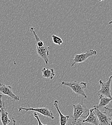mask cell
Segmentation results:
<instances>
[{"label": "cell", "mask_w": 112, "mask_h": 125, "mask_svg": "<svg viewBox=\"0 0 112 125\" xmlns=\"http://www.w3.org/2000/svg\"><path fill=\"white\" fill-rule=\"evenodd\" d=\"M54 105L56 107V109L57 111L58 112L60 117V125H66L68 123L69 118V115H63L60 110L59 109V102L58 100H55L54 102Z\"/></svg>", "instance_id": "12"}, {"label": "cell", "mask_w": 112, "mask_h": 125, "mask_svg": "<svg viewBox=\"0 0 112 125\" xmlns=\"http://www.w3.org/2000/svg\"><path fill=\"white\" fill-rule=\"evenodd\" d=\"M82 123H88L94 125H100L94 107L89 110V114L88 116L85 119L82 120Z\"/></svg>", "instance_id": "10"}, {"label": "cell", "mask_w": 112, "mask_h": 125, "mask_svg": "<svg viewBox=\"0 0 112 125\" xmlns=\"http://www.w3.org/2000/svg\"><path fill=\"white\" fill-rule=\"evenodd\" d=\"M52 41L54 43L57 45H60L63 43V40L60 37L55 35H52Z\"/></svg>", "instance_id": "14"}, {"label": "cell", "mask_w": 112, "mask_h": 125, "mask_svg": "<svg viewBox=\"0 0 112 125\" xmlns=\"http://www.w3.org/2000/svg\"><path fill=\"white\" fill-rule=\"evenodd\" d=\"M34 118L37 120L38 125H44V124H43L41 122V121H40V119H39V116H38V114H37V113H34Z\"/></svg>", "instance_id": "15"}, {"label": "cell", "mask_w": 112, "mask_h": 125, "mask_svg": "<svg viewBox=\"0 0 112 125\" xmlns=\"http://www.w3.org/2000/svg\"><path fill=\"white\" fill-rule=\"evenodd\" d=\"M49 46H47L46 44L42 47H36V52L38 56L44 61L47 65L48 64L49 62L48 56L49 53Z\"/></svg>", "instance_id": "9"}, {"label": "cell", "mask_w": 112, "mask_h": 125, "mask_svg": "<svg viewBox=\"0 0 112 125\" xmlns=\"http://www.w3.org/2000/svg\"><path fill=\"white\" fill-rule=\"evenodd\" d=\"M61 85L69 87L77 95H81L85 98H87V95L84 92V90L87 87L86 82H79L76 80L74 81H63L62 82Z\"/></svg>", "instance_id": "2"}, {"label": "cell", "mask_w": 112, "mask_h": 125, "mask_svg": "<svg viewBox=\"0 0 112 125\" xmlns=\"http://www.w3.org/2000/svg\"><path fill=\"white\" fill-rule=\"evenodd\" d=\"M41 71L42 73V77L44 78L52 79L55 76V72L53 68L50 69L44 67L42 69Z\"/></svg>", "instance_id": "13"}, {"label": "cell", "mask_w": 112, "mask_h": 125, "mask_svg": "<svg viewBox=\"0 0 112 125\" xmlns=\"http://www.w3.org/2000/svg\"><path fill=\"white\" fill-rule=\"evenodd\" d=\"M78 125H82V121H80V122L79 123V124H78Z\"/></svg>", "instance_id": "18"}, {"label": "cell", "mask_w": 112, "mask_h": 125, "mask_svg": "<svg viewBox=\"0 0 112 125\" xmlns=\"http://www.w3.org/2000/svg\"><path fill=\"white\" fill-rule=\"evenodd\" d=\"M111 71H112V69H111Z\"/></svg>", "instance_id": "22"}, {"label": "cell", "mask_w": 112, "mask_h": 125, "mask_svg": "<svg viewBox=\"0 0 112 125\" xmlns=\"http://www.w3.org/2000/svg\"><path fill=\"white\" fill-rule=\"evenodd\" d=\"M99 1H103V0H99Z\"/></svg>", "instance_id": "21"}, {"label": "cell", "mask_w": 112, "mask_h": 125, "mask_svg": "<svg viewBox=\"0 0 112 125\" xmlns=\"http://www.w3.org/2000/svg\"><path fill=\"white\" fill-rule=\"evenodd\" d=\"M0 93L4 95L9 97L12 100L19 101L20 100L19 96L14 94L12 91V88L9 85H6L3 84H0Z\"/></svg>", "instance_id": "8"}, {"label": "cell", "mask_w": 112, "mask_h": 125, "mask_svg": "<svg viewBox=\"0 0 112 125\" xmlns=\"http://www.w3.org/2000/svg\"><path fill=\"white\" fill-rule=\"evenodd\" d=\"M112 82V76H111L106 81H103L102 80H100L99 83L101 86V89L98 92L97 94L99 96L100 95H103L108 97L112 98L111 95V84Z\"/></svg>", "instance_id": "4"}, {"label": "cell", "mask_w": 112, "mask_h": 125, "mask_svg": "<svg viewBox=\"0 0 112 125\" xmlns=\"http://www.w3.org/2000/svg\"><path fill=\"white\" fill-rule=\"evenodd\" d=\"M99 98L100 100L99 103L97 105L94 106L98 109L105 107L106 105L109 104L111 102H112V97L109 98L105 95H99Z\"/></svg>", "instance_id": "11"}, {"label": "cell", "mask_w": 112, "mask_h": 125, "mask_svg": "<svg viewBox=\"0 0 112 125\" xmlns=\"http://www.w3.org/2000/svg\"><path fill=\"white\" fill-rule=\"evenodd\" d=\"M108 24H109V25H111V24H112V20H111V21H110V22L108 23Z\"/></svg>", "instance_id": "19"}, {"label": "cell", "mask_w": 112, "mask_h": 125, "mask_svg": "<svg viewBox=\"0 0 112 125\" xmlns=\"http://www.w3.org/2000/svg\"><path fill=\"white\" fill-rule=\"evenodd\" d=\"M73 107V113L71 115L72 122L70 125H78L81 121V118H86L89 114V110L87 108L82 100L77 104H72Z\"/></svg>", "instance_id": "1"}, {"label": "cell", "mask_w": 112, "mask_h": 125, "mask_svg": "<svg viewBox=\"0 0 112 125\" xmlns=\"http://www.w3.org/2000/svg\"><path fill=\"white\" fill-rule=\"evenodd\" d=\"M3 95L0 94V120L2 125H8L11 120L9 118V113L6 110L4 102L2 101Z\"/></svg>", "instance_id": "7"}, {"label": "cell", "mask_w": 112, "mask_h": 125, "mask_svg": "<svg viewBox=\"0 0 112 125\" xmlns=\"http://www.w3.org/2000/svg\"><path fill=\"white\" fill-rule=\"evenodd\" d=\"M110 125H112V119H111V122H110Z\"/></svg>", "instance_id": "20"}, {"label": "cell", "mask_w": 112, "mask_h": 125, "mask_svg": "<svg viewBox=\"0 0 112 125\" xmlns=\"http://www.w3.org/2000/svg\"><path fill=\"white\" fill-rule=\"evenodd\" d=\"M95 112L99 122L100 125H110L112 117H110L106 111H102L94 107Z\"/></svg>", "instance_id": "6"}, {"label": "cell", "mask_w": 112, "mask_h": 125, "mask_svg": "<svg viewBox=\"0 0 112 125\" xmlns=\"http://www.w3.org/2000/svg\"><path fill=\"white\" fill-rule=\"evenodd\" d=\"M23 111H25L26 112L28 111H34L35 112V113H38L40 114L41 115L46 116L48 118H51V119H54L55 117L53 115V113L50 109H49L47 107L44 108H25L23 107H19L18 108L19 112H21Z\"/></svg>", "instance_id": "5"}, {"label": "cell", "mask_w": 112, "mask_h": 125, "mask_svg": "<svg viewBox=\"0 0 112 125\" xmlns=\"http://www.w3.org/2000/svg\"><path fill=\"white\" fill-rule=\"evenodd\" d=\"M104 109H105L106 111H107L109 113H111L112 114V108H109V107H104Z\"/></svg>", "instance_id": "16"}, {"label": "cell", "mask_w": 112, "mask_h": 125, "mask_svg": "<svg viewBox=\"0 0 112 125\" xmlns=\"http://www.w3.org/2000/svg\"><path fill=\"white\" fill-rule=\"evenodd\" d=\"M97 51L93 49H90L85 53L81 54H76L72 60L71 67H73L76 63H81L85 61L88 58L97 55Z\"/></svg>", "instance_id": "3"}, {"label": "cell", "mask_w": 112, "mask_h": 125, "mask_svg": "<svg viewBox=\"0 0 112 125\" xmlns=\"http://www.w3.org/2000/svg\"><path fill=\"white\" fill-rule=\"evenodd\" d=\"M12 121H13V125H16V120L13 117H12Z\"/></svg>", "instance_id": "17"}]
</instances>
